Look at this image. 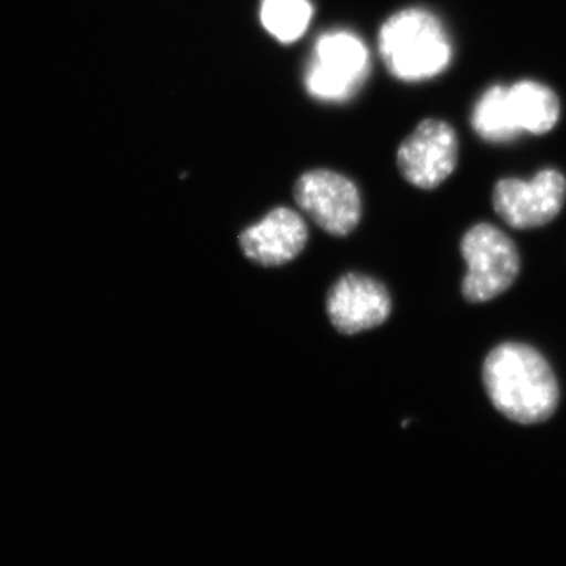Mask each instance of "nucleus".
I'll return each mask as SVG.
<instances>
[{
	"instance_id": "f257e3e1",
	"label": "nucleus",
	"mask_w": 566,
	"mask_h": 566,
	"mask_svg": "<svg viewBox=\"0 0 566 566\" xmlns=\"http://www.w3.org/2000/svg\"><path fill=\"white\" fill-rule=\"evenodd\" d=\"M483 385L494 408L516 423L534 424L556 412L560 390L542 353L524 344L499 345L483 364Z\"/></svg>"
},
{
	"instance_id": "f03ea898",
	"label": "nucleus",
	"mask_w": 566,
	"mask_h": 566,
	"mask_svg": "<svg viewBox=\"0 0 566 566\" xmlns=\"http://www.w3.org/2000/svg\"><path fill=\"white\" fill-rule=\"evenodd\" d=\"M379 54L387 71L403 82L433 80L449 69L453 44L442 21L412 7L397 11L379 31Z\"/></svg>"
},
{
	"instance_id": "7ed1b4c3",
	"label": "nucleus",
	"mask_w": 566,
	"mask_h": 566,
	"mask_svg": "<svg viewBox=\"0 0 566 566\" xmlns=\"http://www.w3.org/2000/svg\"><path fill=\"white\" fill-rule=\"evenodd\" d=\"M468 273L463 296L469 303H486L505 293L520 274V253L509 234L491 223H476L461 241Z\"/></svg>"
},
{
	"instance_id": "20e7f679",
	"label": "nucleus",
	"mask_w": 566,
	"mask_h": 566,
	"mask_svg": "<svg viewBox=\"0 0 566 566\" xmlns=\"http://www.w3.org/2000/svg\"><path fill=\"white\" fill-rule=\"evenodd\" d=\"M370 66L368 50L349 31H331L316 40L305 70V87L322 102H346L363 87Z\"/></svg>"
},
{
	"instance_id": "39448f33",
	"label": "nucleus",
	"mask_w": 566,
	"mask_h": 566,
	"mask_svg": "<svg viewBox=\"0 0 566 566\" xmlns=\"http://www.w3.org/2000/svg\"><path fill=\"white\" fill-rule=\"evenodd\" d=\"M294 200L305 212L333 237H346L363 218L359 189L345 175L327 169H315L297 178Z\"/></svg>"
},
{
	"instance_id": "423d86ee",
	"label": "nucleus",
	"mask_w": 566,
	"mask_h": 566,
	"mask_svg": "<svg viewBox=\"0 0 566 566\" xmlns=\"http://www.w3.org/2000/svg\"><path fill=\"white\" fill-rule=\"evenodd\" d=\"M566 200V178L543 169L532 180L504 178L494 186L493 207L499 218L517 230L538 229L557 218Z\"/></svg>"
},
{
	"instance_id": "0eeeda50",
	"label": "nucleus",
	"mask_w": 566,
	"mask_h": 566,
	"mask_svg": "<svg viewBox=\"0 0 566 566\" xmlns=\"http://www.w3.org/2000/svg\"><path fill=\"white\" fill-rule=\"evenodd\" d=\"M458 136L449 123L427 118L409 134L397 153L406 181L419 189H436L453 174L458 163Z\"/></svg>"
},
{
	"instance_id": "6e6552de",
	"label": "nucleus",
	"mask_w": 566,
	"mask_h": 566,
	"mask_svg": "<svg viewBox=\"0 0 566 566\" xmlns=\"http://www.w3.org/2000/svg\"><path fill=\"white\" fill-rule=\"evenodd\" d=\"M326 311L338 333L356 335L387 322L392 300L385 285L363 274H345L327 293Z\"/></svg>"
},
{
	"instance_id": "1a4fd4ad",
	"label": "nucleus",
	"mask_w": 566,
	"mask_h": 566,
	"mask_svg": "<svg viewBox=\"0 0 566 566\" xmlns=\"http://www.w3.org/2000/svg\"><path fill=\"white\" fill-rule=\"evenodd\" d=\"M308 230L303 216L286 207L274 208L262 221L240 234V245L251 262L282 266L304 251Z\"/></svg>"
},
{
	"instance_id": "9d476101",
	"label": "nucleus",
	"mask_w": 566,
	"mask_h": 566,
	"mask_svg": "<svg viewBox=\"0 0 566 566\" xmlns=\"http://www.w3.org/2000/svg\"><path fill=\"white\" fill-rule=\"evenodd\" d=\"M509 99L521 134L542 136L553 132L560 120V99L542 82L523 80L509 85Z\"/></svg>"
},
{
	"instance_id": "9b49d317",
	"label": "nucleus",
	"mask_w": 566,
	"mask_h": 566,
	"mask_svg": "<svg viewBox=\"0 0 566 566\" xmlns=\"http://www.w3.org/2000/svg\"><path fill=\"white\" fill-rule=\"evenodd\" d=\"M472 128L490 144H509L521 136L509 99V85H491L476 99L471 115Z\"/></svg>"
},
{
	"instance_id": "f8f14e48",
	"label": "nucleus",
	"mask_w": 566,
	"mask_h": 566,
	"mask_svg": "<svg viewBox=\"0 0 566 566\" xmlns=\"http://www.w3.org/2000/svg\"><path fill=\"white\" fill-rule=\"evenodd\" d=\"M314 7L308 0H263L260 20L275 40L290 44L311 25Z\"/></svg>"
}]
</instances>
